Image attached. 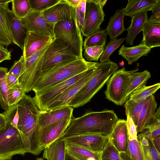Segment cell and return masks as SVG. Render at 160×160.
<instances>
[{"label": "cell", "instance_id": "1", "mask_svg": "<svg viewBox=\"0 0 160 160\" xmlns=\"http://www.w3.org/2000/svg\"><path fill=\"white\" fill-rule=\"evenodd\" d=\"M118 119L113 110L86 112L78 118L72 116L62 137L65 138L92 134L108 137Z\"/></svg>", "mask_w": 160, "mask_h": 160}, {"label": "cell", "instance_id": "2", "mask_svg": "<svg viewBox=\"0 0 160 160\" xmlns=\"http://www.w3.org/2000/svg\"><path fill=\"white\" fill-rule=\"evenodd\" d=\"M17 129L23 139L26 152L37 155L44 148L38 139V116L41 110L33 98L25 94L17 104Z\"/></svg>", "mask_w": 160, "mask_h": 160}, {"label": "cell", "instance_id": "3", "mask_svg": "<svg viewBox=\"0 0 160 160\" xmlns=\"http://www.w3.org/2000/svg\"><path fill=\"white\" fill-rule=\"evenodd\" d=\"M97 63L88 62L82 58L53 66L42 71L32 91L36 93L63 82L94 66Z\"/></svg>", "mask_w": 160, "mask_h": 160}, {"label": "cell", "instance_id": "4", "mask_svg": "<svg viewBox=\"0 0 160 160\" xmlns=\"http://www.w3.org/2000/svg\"><path fill=\"white\" fill-rule=\"evenodd\" d=\"M118 68V64L111 61L104 62H97L93 76L86 86L69 103L68 106L73 108H78L89 102Z\"/></svg>", "mask_w": 160, "mask_h": 160}, {"label": "cell", "instance_id": "5", "mask_svg": "<svg viewBox=\"0 0 160 160\" xmlns=\"http://www.w3.org/2000/svg\"><path fill=\"white\" fill-rule=\"evenodd\" d=\"M24 142L17 129L7 122L0 130V160H11L16 154L26 153Z\"/></svg>", "mask_w": 160, "mask_h": 160}, {"label": "cell", "instance_id": "6", "mask_svg": "<svg viewBox=\"0 0 160 160\" xmlns=\"http://www.w3.org/2000/svg\"><path fill=\"white\" fill-rule=\"evenodd\" d=\"M52 41L29 58L24 59V71L19 77L18 81L25 93L32 90L41 76L44 55Z\"/></svg>", "mask_w": 160, "mask_h": 160}, {"label": "cell", "instance_id": "7", "mask_svg": "<svg viewBox=\"0 0 160 160\" xmlns=\"http://www.w3.org/2000/svg\"><path fill=\"white\" fill-rule=\"evenodd\" d=\"M132 70L128 71L124 68L117 70L107 82L105 92L106 98L117 105L125 103L129 85V75Z\"/></svg>", "mask_w": 160, "mask_h": 160}, {"label": "cell", "instance_id": "8", "mask_svg": "<svg viewBox=\"0 0 160 160\" xmlns=\"http://www.w3.org/2000/svg\"><path fill=\"white\" fill-rule=\"evenodd\" d=\"M55 38L66 44L77 57L82 58L83 41L76 19L57 23L54 28Z\"/></svg>", "mask_w": 160, "mask_h": 160}, {"label": "cell", "instance_id": "9", "mask_svg": "<svg viewBox=\"0 0 160 160\" xmlns=\"http://www.w3.org/2000/svg\"><path fill=\"white\" fill-rule=\"evenodd\" d=\"M79 58L66 44L55 38L45 52L42 71L58 63L75 60Z\"/></svg>", "mask_w": 160, "mask_h": 160}, {"label": "cell", "instance_id": "10", "mask_svg": "<svg viewBox=\"0 0 160 160\" xmlns=\"http://www.w3.org/2000/svg\"><path fill=\"white\" fill-rule=\"evenodd\" d=\"M96 64L72 78L35 93V96L33 98L40 110L43 111L50 101L90 72Z\"/></svg>", "mask_w": 160, "mask_h": 160}, {"label": "cell", "instance_id": "11", "mask_svg": "<svg viewBox=\"0 0 160 160\" xmlns=\"http://www.w3.org/2000/svg\"><path fill=\"white\" fill-rule=\"evenodd\" d=\"M100 0H86L85 17L81 34L87 37L101 30L105 16Z\"/></svg>", "mask_w": 160, "mask_h": 160}, {"label": "cell", "instance_id": "12", "mask_svg": "<svg viewBox=\"0 0 160 160\" xmlns=\"http://www.w3.org/2000/svg\"><path fill=\"white\" fill-rule=\"evenodd\" d=\"M96 66L97 64L96 67L87 75L50 101L46 105L43 111L59 109L68 106L73 98L87 84L93 76Z\"/></svg>", "mask_w": 160, "mask_h": 160}, {"label": "cell", "instance_id": "13", "mask_svg": "<svg viewBox=\"0 0 160 160\" xmlns=\"http://www.w3.org/2000/svg\"><path fill=\"white\" fill-rule=\"evenodd\" d=\"M41 11L31 9L24 17L20 19L22 25L28 31L55 38L54 28L56 24L45 19L41 15Z\"/></svg>", "mask_w": 160, "mask_h": 160}, {"label": "cell", "instance_id": "14", "mask_svg": "<svg viewBox=\"0 0 160 160\" xmlns=\"http://www.w3.org/2000/svg\"><path fill=\"white\" fill-rule=\"evenodd\" d=\"M41 14L47 20L55 24L76 19L75 8L66 0H60L52 6L41 11Z\"/></svg>", "mask_w": 160, "mask_h": 160}, {"label": "cell", "instance_id": "15", "mask_svg": "<svg viewBox=\"0 0 160 160\" xmlns=\"http://www.w3.org/2000/svg\"><path fill=\"white\" fill-rule=\"evenodd\" d=\"M108 137L99 134H92L63 138L67 142L92 152L100 153L108 141Z\"/></svg>", "mask_w": 160, "mask_h": 160}, {"label": "cell", "instance_id": "16", "mask_svg": "<svg viewBox=\"0 0 160 160\" xmlns=\"http://www.w3.org/2000/svg\"><path fill=\"white\" fill-rule=\"evenodd\" d=\"M71 118L39 128L38 139L41 145L44 148L62 136Z\"/></svg>", "mask_w": 160, "mask_h": 160}, {"label": "cell", "instance_id": "17", "mask_svg": "<svg viewBox=\"0 0 160 160\" xmlns=\"http://www.w3.org/2000/svg\"><path fill=\"white\" fill-rule=\"evenodd\" d=\"M55 38L49 36L28 31L24 39L23 50L24 59L40 50Z\"/></svg>", "mask_w": 160, "mask_h": 160}, {"label": "cell", "instance_id": "18", "mask_svg": "<svg viewBox=\"0 0 160 160\" xmlns=\"http://www.w3.org/2000/svg\"><path fill=\"white\" fill-rule=\"evenodd\" d=\"M73 110V108L67 106L59 109L41 111L38 118L39 128L71 118Z\"/></svg>", "mask_w": 160, "mask_h": 160}, {"label": "cell", "instance_id": "19", "mask_svg": "<svg viewBox=\"0 0 160 160\" xmlns=\"http://www.w3.org/2000/svg\"><path fill=\"white\" fill-rule=\"evenodd\" d=\"M6 17L13 43L23 51L24 39L28 30L22 25L20 19L9 8L6 12Z\"/></svg>", "mask_w": 160, "mask_h": 160}, {"label": "cell", "instance_id": "20", "mask_svg": "<svg viewBox=\"0 0 160 160\" xmlns=\"http://www.w3.org/2000/svg\"><path fill=\"white\" fill-rule=\"evenodd\" d=\"M128 138L126 121L119 119L109 136L108 140L119 152H123L128 150Z\"/></svg>", "mask_w": 160, "mask_h": 160}, {"label": "cell", "instance_id": "21", "mask_svg": "<svg viewBox=\"0 0 160 160\" xmlns=\"http://www.w3.org/2000/svg\"><path fill=\"white\" fill-rule=\"evenodd\" d=\"M157 106L154 95L148 97L140 114L136 127L137 133L142 132L144 128L153 120Z\"/></svg>", "mask_w": 160, "mask_h": 160}, {"label": "cell", "instance_id": "22", "mask_svg": "<svg viewBox=\"0 0 160 160\" xmlns=\"http://www.w3.org/2000/svg\"><path fill=\"white\" fill-rule=\"evenodd\" d=\"M142 42L150 48L160 46V22L148 20L142 30Z\"/></svg>", "mask_w": 160, "mask_h": 160}, {"label": "cell", "instance_id": "23", "mask_svg": "<svg viewBox=\"0 0 160 160\" xmlns=\"http://www.w3.org/2000/svg\"><path fill=\"white\" fill-rule=\"evenodd\" d=\"M124 8L116 10L112 16L105 30L110 39L116 38L126 30L124 25Z\"/></svg>", "mask_w": 160, "mask_h": 160}, {"label": "cell", "instance_id": "24", "mask_svg": "<svg viewBox=\"0 0 160 160\" xmlns=\"http://www.w3.org/2000/svg\"><path fill=\"white\" fill-rule=\"evenodd\" d=\"M151 49L147 47L142 42L136 46L127 47L122 45L118 51V54L132 65L141 57L146 56Z\"/></svg>", "mask_w": 160, "mask_h": 160}, {"label": "cell", "instance_id": "25", "mask_svg": "<svg viewBox=\"0 0 160 160\" xmlns=\"http://www.w3.org/2000/svg\"><path fill=\"white\" fill-rule=\"evenodd\" d=\"M147 12H141L131 17V24L126 29L127 31L126 38L127 44L130 45H133L136 36L142 31L144 24L148 19Z\"/></svg>", "mask_w": 160, "mask_h": 160}, {"label": "cell", "instance_id": "26", "mask_svg": "<svg viewBox=\"0 0 160 160\" xmlns=\"http://www.w3.org/2000/svg\"><path fill=\"white\" fill-rule=\"evenodd\" d=\"M43 158L47 160H65L66 142L62 136L44 148Z\"/></svg>", "mask_w": 160, "mask_h": 160}, {"label": "cell", "instance_id": "27", "mask_svg": "<svg viewBox=\"0 0 160 160\" xmlns=\"http://www.w3.org/2000/svg\"><path fill=\"white\" fill-rule=\"evenodd\" d=\"M138 70H132L130 74V83L126 97L127 100L132 92L146 86L147 81L151 76L150 72L147 70L141 72H137Z\"/></svg>", "mask_w": 160, "mask_h": 160}, {"label": "cell", "instance_id": "28", "mask_svg": "<svg viewBox=\"0 0 160 160\" xmlns=\"http://www.w3.org/2000/svg\"><path fill=\"white\" fill-rule=\"evenodd\" d=\"M157 0H128L124 8L125 16L132 17L142 12L151 11Z\"/></svg>", "mask_w": 160, "mask_h": 160}, {"label": "cell", "instance_id": "29", "mask_svg": "<svg viewBox=\"0 0 160 160\" xmlns=\"http://www.w3.org/2000/svg\"><path fill=\"white\" fill-rule=\"evenodd\" d=\"M8 4H0V46L4 47H7L13 43L6 17Z\"/></svg>", "mask_w": 160, "mask_h": 160}, {"label": "cell", "instance_id": "30", "mask_svg": "<svg viewBox=\"0 0 160 160\" xmlns=\"http://www.w3.org/2000/svg\"><path fill=\"white\" fill-rule=\"evenodd\" d=\"M66 148L67 152L80 160H101V153L92 152L66 142Z\"/></svg>", "mask_w": 160, "mask_h": 160}, {"label": "cell", "instance_id": "31", "mask_svg": "<svg viewBox=\"0 0 160 160\" xmlns=\"http://www.w3.org/2000/svg\"><path fill=\"white\" fill-rule=\"evenodd\" d=\"M8 69L0 67V104L2 108L7 110L10 108L8 101V90L6 82Z\"/></svg>", "mask_w": 160, "mask_h": 160}, {"label": "cell", "instance_id": "32", "mask_svg": "<svg viewBox=\"0 0 160 160\" xmlns=\"http://www.w3.org/2000/svg\"><path fill=\"white\" fill-rule=\"evenodd\" d=\"M147 98L145 100L137 102L132 101L128 99L124 103L126 114V116L129 115L132 119L136 127L140 114L146 103Z\"/></svg>", "mask_w": 160, "mask_h": 160}, {"label": "cell", "instance_id": "33", "mask_svg": "<svg viewBox=\"0 0 160 160\" xmlns=\"http://www.w3.org/2000/svg\"><path fill=\"white\" fill-rule=\"evenodd\" d=\"M107 34L105 30H100L86 37L83 42L84 49L96 46L104 47L107 41Z\"/></svg>", "mask_w": 160, "mask_h": 160}, {"label": "cell", "instance_id": "34", "mask_svg": "<svg viewBox=\"0 0 160 160\" xmlns=\"http://www.w3.org/2000/svg\"><path fill=\"white\" fill-rule=\"evenodd\" d=\"M160 87L159 82L149 86H145L132 92L128 99L134 102L145 100L150 95H153Z\"/></svg>", "mask_w": 160, "mask_h": 160}, {"label": "cell", "instance_id": "35", "mask_svg": "<svg viewBox=\"0 0 160 160\" xmlns=\"http://www.w3.org/2000/svg\"><path fill=\"white\" fill-rule=\"evenodd\" d=\"M127 150L125 152L130 160H145L137 138H128Z\"/></svg>", "mask_w": 160, "mask_h": 160}, {"label": "cell", "instance_id": "36", "mask_svg": "<svg viewBox=\"0 0 160 160\" xmlns=\"http://www.w3.org/2000/svg\"><path fill=\"white\" fill-rule=\"evenodd\" d=\"M146 129L147 130L143 133L148 139L151 140L160 136V107L156 111L153 120L144 128V130Z\"/></svg>", "mask_w": 160, "mask_h": 160}, {"label": "cell", "instance_id": "37", "mask_svg": "<svg viewBox=\"0 0 160 160\" xmlns=\"http://www.w3.org/2000/svg\"><path fill=\"white\" fill-rule=\"evenodd\" d=\"M126 39L121 38L111 39L104 47L103 51L99 59L100 62H104L110 61L109 59L110 56L120 46Z\"/></svg>", "mask_w": 160, "mask_h": 160}, {"label": "cell", "instance_id": "38", "mask_svg": "<svg viewBox=\"0 0 160 160\" xmlns=\"http://www.w3.org/2000/svg\"><path fill=\"white\" fill-rule=\"evenodd\" d=\"M12 10L21 19L24 17L31 10L29 0H12Z\"/></svg>", "mask_w": 160, "mask_h": 160}, {"label": "cell", "instance_id": "39", "mask_svg": "<svg viewBox=\"0 0 160 160\" xmlns=\"http://www.w3.org/2000/svg\"><path fill=\"white\" fill-rule=\"evenodd\" d=\"M25 94L20 85L9 89L8 101L9 107L17 105L24 98Z\"/></svg>", "mask_w": 160, "mask_h": 160}, {"label": "cell", "instance_id": "40", "mask_svg": "<svg viewBox=\"0 0 160 160\" xmlns=\"http://www.w3.org/2000/svg\"><path fill=\"white\" fill-rule=\"evenodd\" d=\"M101 160H122L119 152L108 139L101 153Z\"/></svg>", "mask_w": 160, "mask_h": 160}, {"label": "cell", "instance_id": "41", "mask_svg": "<svg viewBox=\"0 0 160 160\" xmlns=\"http://www.w3.org/2000/svg\"><path fill=\"white\" fill-rule=\"evenodd\" d=\"M104 47L96 46L85 48L83 56L88 62L98 61L102 53Z\"/></svg>", "mask_w": 160, "mask_h": 160}, {"label": "cell", "instance_id": "42", "mask_svg": "<svg viewBox=\"0 0 160 160\" xmlns=\"http://www.w3.org/2000/svg\"><path fill=\"white\" fill-rule=\"evenodd\" d=\"M86 5V0H80L75 8L76 20L78 29L81 33L84 23Z\"/></svg>", "mask_w": 160, "mask_h": 160}, {"label": "cell", "instance_id": "43", "mask_svg": "<svg viewBox=\"0 0 160 160\" xmlns=\"http://www.w3.org/2000/svg\"><path fill=\"white\" fill-rule=\"evenodd\" d=\"M60 0H29L31 9L42 11L55 4Z\"/></svg>", "mask_w": 160, "mask_h": 160}, {"label": "cell", "instance_id": "44", "mask_svg": "<svg viewBox=\"0 0 160 160\" xmlns=\"http://www.w3.org/2000/svg\"><path fill=\"white\" fill-rule=\"evenodd\" d=\"M5 117L7 122L17 128L19 115L17 104L10 107L9 108L2 113Z\"/></svg>", "mask_w": 160, "mask_h": 160}, {"label": "cell", "instance_id": "45", "mask_svg": "<svg viewBox=\"0 0 160 160\" xmlns=\"http://www.w3.org/2000/svg\"><path fill=\"white\" fill-rule=\"evenodd\" d=\"M24 58L22 55L20 59L15 61L8 71V74L18 76L19 77L24 71Z\"/></svg>", "mask_w": 160, "mask_h": 160}, {"label": "cell", "instance_id": "46", "mask_svg": "<svg viewBox=\"0 0 160 160\" xmlns=\"http://www.w3.org/2000/svg\"><path fill=\"white\" fill-rule=\"evenodd\" d=\"M137 139L140 143L145 160H152L150 153L148 141L147 138L143 133H142L137 136Z\"/></svg>", "mask_w": 160, "mask_h": 160}, {"label": "cell", "instance_id": "47", "mask_svg": "<svg viewBox=\"0 0 160 160\" xmlns=\"http://www.w3.org/2000/svg\"><path fill=\"white\" fill-rule=\"evenodd\" d=\"M151 11L152 12V14L148 20L153 21L160 22V0H157Z\"/></svg>", "mask_w": 160, "mask_h": 160}, {"label": "cell", "instance_id": "48", "mask_svg": "<svg viewBox=\"0 0 160 160\" xmlns=\"http://www.w3.org/2000/svg\"><path fill=\"white\" fill-rule=\"evenodd\" d=\"M18 76L7 74L6 77V82L9 89L13 88L20 85Z\"/></svg>", "mask_w": 160, "mask_h": 160}, {"label": "cell", "instance_id": "49", "mask_svg": "<svg viewBox=\"0 0 160 160\" xmlns=\"http://www.w3.org/2000/svg\"><path fill=\"white\" fill-rule=\"evenodd\" d=\"M150 153L152 160H160V153L155 147L152 141L148 139Z\"/></svg>", "mask_w": 160, "mask_h": 160}, {"label": "cell", "instance_id": "50", "mask_svg": "<svg viewBox=\"0 0 160 160\" xmlns=\"http://www.w3.org/2000/svg\"><path fill=\"white\" fill-rule=\"evenodd\" d=\"M11 52L7 48L0 46V63L6 60L11 59Z\"/></svg>", "mask_w": 160, "mask_h": 160}, {"label": "cell", "instance_id": "51", "mask_svg": "<svg viewBox=\"0 0 160 160\" xmlns=\"http://www.w3.org/2000/svg\"><path fill=\"white\" fill-rule=\"evenodd\" d=\"M150 140L152 141L158 151L160 152V136L154 138Z\"/></svg>", "mask_w": 160, "mask_h": 160}, {"label": "cell", "instance_id": "52", "mask_svg": "<svg viewBox=\"0 0 160 160\" xmlns=\"http://www.w3.org/2000/svg\"><path fill=\"white\" fill-rule=\"evenodd\" d=\"M7 121L2 113H0V130L6 125Z\"/></svg>", "mask_w": 160, "mask_h": 160}, {"label": "cell", "instance_id": "53", "mask_svg": "<svg viewBox=\"0 0 160 160\" xmlns=\"http://www.w3.org/2000/svg\"><path fill=\"white\" fill-rule=\"evenodd\" d=\"M65 160H80L66 151Z\"/></svg>", "mask_w": 160, "mask_h": 160}, {"label": "cell", "instance_id": "54", "mask_svg": "<svg viewBox=\"0 0 160 160\" xmlns=\"http://www.w3.org/2000/svg\"><path fill=\"white\" fill-rule=\"evenodd\" d=\"M75 8L77 6L80 0H66Z\"/></svg>", "mask_w": 160, "mask_h": 160}, {"label": "cell", "instance_id": "55", "mask_svg": "<svg viewBox=\"0 0 160 160\" xmlns=\"http://www.w3.org/2000/svg\"><path fill=\"white\" fill-rule=\"evenodd\" d=\"M12 0H0V4H5L7 3H9L11 2Z\"/></svg>", "mask_w": 160, "mask_h": 160}, {"label": "cell", "instance_id": "56", "mask_svg": "<svg viewBox=\"0 0 160 160\" xmlns=\"http://www.w3.org/2000/svg\"><path fill=\"white\" fill-rule=\"evenodd\" d=\"M100 4L103 7L106 4V2L107 1V0H100Z\"/></svg>", "mask_w": 160, "mask_h": 160}, {"label": "cell", "instance_id": "57", "mask_svg": "<svg viewBox=\"0 0 160 160\" xmlns=\"http://www.w3.org/2000/svg\"><path fill=\"white\" fill-rule=\"evenodd\" d=\"M36 160H44L42 158H38L36 159Z\"/></svg>", "mask_w": 160, "mask_h": 160}]
</instances>
